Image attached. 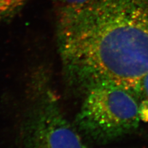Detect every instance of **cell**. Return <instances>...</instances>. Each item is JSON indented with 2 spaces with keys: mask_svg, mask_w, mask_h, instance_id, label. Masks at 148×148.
Here are the masks:
<instances>
[{
  "mask_svg": "<svg viewBox=\"0 0 148 148\" xmlns=\"http://www.w3.org/2000/svg\"><path fill=\"white\" fill-rule=\"evenodd\" d=\"M68 74L86 89L108 83L139 92L148 74V6L121 2L86 12L58 29Z\"/></svg>",
  "mask_w": 148,
  "mask_h": 148,
  "instance_id": "cell-1",
  "label": "cell"
},
{
  "mask_svg": "<svg viewBox=\"0 0 148 148\" xmlns=\"http://www.w3.org/2000/svg\"><path fill=\"white\" fill-rule=\"evenodd\" d=\"M140 119V107L133 92L101 83L86 89L76 123L86 136L109 141L135 130Z\"/></svg>",
  "mask_w": 148,
  "mask_h": 148,
  "instance_id": "cell-2",
  "label": "cell"
},
{
  "mask_svg": "<svg viewBox=\"0 0 148 148\" xmlns=\"http://www.w3.org/2000/svg\"><path fill=\"white\" fill-rule=\"evenodd\" d=\"M32 84L19 127L23 148H86L51 92Z\"/></svg>",
  "mask_w": 148,
  "mask_h": 148,
  "instance_id": "cell-3",
  "label": "cell"
},
{
  "mask_svg": "<svg viewBox=\"0 0 148 148\" xmlns=\"http://www.w3.org/2000/svg\"><path fill=\"white\" fill-rule=\"evenodd\" d=\"M57 14L58 28L70 25L89 8L90 0H51Z\"/></svg>",
  "mask_w": 148,
  "mask_h": 148,
  "instance_id": "cell-4",
  "label": "cell"
},
{
  "mask_svg": "<svg viewBox=\"0 0 148 148\" xmlns=\"http://www.w3.org/2000/svg\"><path fill=\"white\" fill-rule=\"evenodd\" d=\"M30 0H0V26L8 24L19 14Z\"/></svg>",
  "mask_w": 148,
  "mask_h": 148,
  "instance_id": "cell-5",
  "label": "cell"
},
{
  "mask_svg": "<svg viewBox=\"0 0 148 148\" xmlns=\"http://www.w3.org/2000/svg\"><path fill=\"white\" fill-rule=\"evenodd\" d=\"M139 92H141V93L144 95L148 101V74H147L146 77L143 78L141 83Z\"/></svg>",
  "mask_w": 148,
  "mask_h": 148,
  "instance_id": "cell-6",
  "label": "cell"
}]
</instances>
